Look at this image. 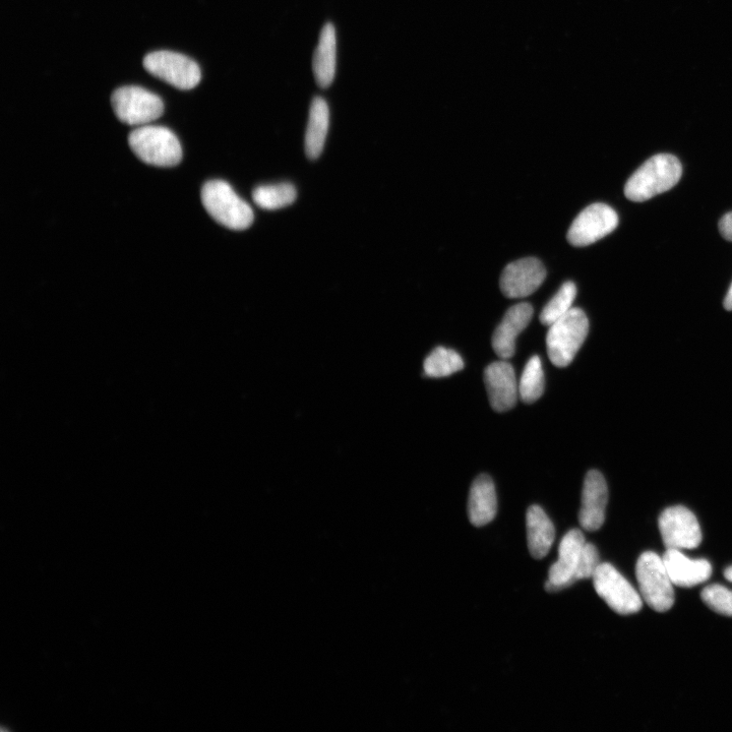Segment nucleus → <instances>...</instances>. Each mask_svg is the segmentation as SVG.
I'll list each match as a JSON object with an SVG mask.
<instances>
[{"label":"nucleus","mask_w":732,"mask_h":732,"mask_svg":"<svg viewBox=\"0 0 732 732\" xmlns=\"http://www.w3.org/2000/svg\"><path fill=\"white\" fill-rule=\"evenodd\" d=\"M526 525L530 555L535 560H541L547 556L554 544L555 526L539 506H531L528 509Z\"/></svg>","instance_id":"nucleus-18"},{"label":"nucleus","mask_w":732,"mask_h":732,"mask_svg":"<svg viewBox=\"0 0 732 732\" xmlns=\"http://www.w3.org/2000/svg\"><path fill=\"white\" fill-rule=\"evenodd\" d=\"M674 585L691 588L709 580L712 567L707 560H691L678 549H666L662 557Z\"/></svg>","instance_id":"nucleus-16"},{"label":"nucleus","mask_w":732,"mask_h":732,"mask_svg":"<svg viewBox=\"0 0 732 732\" xmlns=\"http://www.w3.org/2000/svg\"><path fill=\"white\" fill-rule=\"evenodd\" d=\"M608 488L603 475L591 470L585 477L579 521L586 531H597L605 521Z\"/></svg>","instance_id":"nucleus-14"},{"label":"nucleus","mask_w":732,"mask_h":732,"mask_svg":"<svg viewBox=\"0 0 732 732\" xmlns=\"http://www.w3.org/2000/svg\"><path fill=\"white\" fill-rule=\"evenodd\" d=\"M599 565V554L596 546L586 542L575 573L576 581L592 578Z\"/></svg>","instance_id":"nucleus-26"},{"label":"nucleus","mask_w":732,"mask_h":732,"mask_svg":"<svg viewBox=\"0 0 732 732\" xmlns=\"http://www.w3.org/2000/svg\"><path fill=\"white\" fill-rule=\"evenodd\" d=\"M724 307L727 311H732V284L727 292V295L724 299Z\"/></svg>","instance_id":"nucleus-28"},{"label":"nucleus","mask_w":732,"mask_h":732,"mask_svg":"<svg viewBox=\"0 0 732 732\" xmlns=\"http://www.w3.org/2000/svg\"><path fill=\"white\" fill-rule=\"evenodd\" d=\"M683 174L680 160L659 154L647 160L628 180L626 197L633 202H646L678 185Z\"/></svg>","instance_id":"nucleus-1"},{"label":"nucleus","mask_w":732,"mask_h":732,"mask_svg":"<svg viewBox=\"0 0 732 732\" xmlns=\"http://www.w3.org/2000/svg\"><path fill=\"white\" fill-rule=\"evenodd\" d=\"M719 231L722 237L732 241V212L724 215L719 221Z\"/></svg>","instance_id":"nucleus-27"},{"label":"nucleus","mask_w":732,"mask_h":732,"mask_svg":"<svg viewBox=\"0 0 732 732\" xmlns=\"http://www.w3.org/2000/svg\"><path fill=\"white\" fill-rule=\"evenodd\" d=\"M498 500L493 479L479 475L473 482L468 500V517L476 527L491 523L497 516Z\"/></svg>","instance_id":"nucleus-17"},{"label":"nucleus","mask_w":732,"mask_h":732,"mask_svg":"<svg viewBox=\"0 0 732 732\" xmlns=\"http://www.w3.org/2000/svg\"><path fill=\"white\" fill-rule=\"evenodd\" d=\"M484 383L494 410L506 412L515 407L519 397V385L513 365L505 360L487 366Z\"/></svg>","instance_id":"nucleus-12"},{"label":"nucleus","mask_w":732,"mask_h":732,"mask_svg":"<svg viewBox=\"0 0 732 732\" xmlns=\"http://www.w3.org/2000/svg\"><path fill=\"white\" fill-rule=\"evenodd\" d=\"M111 103L117 118L134 127L147 126L164 112V104L159 96L136 86L117 89L112 94Z\"/></svg>","instance_id":"nucleus-6"},{"label":"nucleus","mask_w":732,"mask_h":732,"mask_svg":"<svg viewBox=\"0 0 732 732\" xmlns=\"http://www.w3.org/2000/svg\"><path fill=\"white\" fill-rule=\"evenodd\" d=\"M636 576L642 599L657 613H665L675 604L674 583L662 558L652 552L641 555Z\"/></svg>","instance_id":"nucleus-5"},{"label":"nucleus","mask_w":732,"mask_h":732,"mask_svg":"<svg viewBox=\"0 0 732 732\" xmlns=\"http://www.w3.org/2000/svg\"><path fill=\"white\" fill-rule=\"evenodd\" d=\"M129 144L136 156L148 165L169 168L182 160L177 137L164 127H139L131 133Z\"/></svg>","instance_id":"nucleus-4"},{"label":"nucleus","mask_w":732,"mask_h":732,"mask_svg":"<svg viewBox=\"0 0 732 732\" xmlns=\"http://www.w3.org/2000/svg\"><path fill=\"white\" fill-rule=\"evenodd\" d=\"M589 332V321L580 309H572L558 320L546 336L549 359L557 368H566L574 360Z\"/></svg>","instance_id":"nucleus-3"},{"label":"nucleus","mask_w":732,"mask_h":732,"mask_svg":"<svg viewBox=\"0 0 732 732\" xmlns=\"http://www.w3.org/2000/svg\"><path fill=\"white\" fill-rule=\"evenodd\" d=\"M297 192L290 183L258 187L253 193L255 203L264 210H279L292 205Z\"/></svg>","instance_id":"nucleus-22"},{"label":"nucleus","mask_w":732,"mask_h":732,"mask_svg":"<svg viewBox=\"0 0 732 732\" xmlns=\"http://www.w3.org/2000/svg\"><path fill=\"white\" fill-rule=\"evenodd\" d=\"M424 373L431 378H445L464 369L462 357L454 350L436 348L424 361Z\"/></svg>","instance_id":"nucleus-21"},{"label":"nucleus","mask_w":732,"mask_h":732,"mask_svg":"<svg viewBox=\"0 0 732 732\" xmlns=\"http://www.w3.org/2000/svg\"><path fill=\"white\" fill-rule=\"evenodd\" d=\"M545 276V268L539 260L522 259L505 268L501 277V289L509 298H524L541 286Z\"/></svg>","instance_id":"nucleus-13"},{"label":"nucleus","mask_w":732,"mask_h":732,"mask_svg":"<svg viewBox=\"0 0 732 732\" xmlns=\"http://www.w3.org/2000/svg\"><path fill=\"white\" fill-rule=\"evenodd\" d=\"M585 543L584 534L579 529H573L564 536L559 547V560L548 572L547 592H558L577 582L575 573Z\"/></svg>","instance_id":"nucleus-11"},{"label":"nucleus","mask_w":732,"mask_h":732,"mask_svg":"<svg viewBox=\"0 0 732 732\" xmlns=\"http://www.w3.org/2000/svg\"><path fill=\"white\" fill-rule=\"evenodd\" d=\"M336 57V31L332 24H327L322 30L313 63L316 81L322 88H328L334 81Z\"/></svg>","instance_id":"nucleus-19"},{"label":"nucleus","mask_w":732,"mask_h":732,"mask_svg":"<svg viewBox=\"0 0 732 732\" xmlns=\"http://www.w3.org/2000/svg\"><path fill=\"white\" fill-rule=\"evenodd\" d=\"M330 125V110L327 102L316 97L313 100L309 125L305 133V153L310 159H318L325 147Z\"/></svg>","instance_id":"nucleus-20"},{"label":"nucleus","mask_w":732,"mask_h":732,"mask_svg":"<svg viewBox=\"0 0 732 732\" xmlns=\"http://www.w3.org/2000/svg\"><path fill=\"white\" fill-rule=\"evenodd\" d=\"M724 576H725L726 580H728L729 582L732 583V567H729L725 570Z\"/></svg>","instance_id":"nucleus-29"},{"label":"nucleus","mask_w":732,"mask_h":732,"mask_svg":"<svg viewBox=\"0 0 732 732\" xmlns=\"http://www.w3.org/2000/svg\"><path fill=\"white\" fill-rule=\"evenodd\" d=\"M701 597L713 612L732 617V591L729 589L721 585H710L702 591Z\"/></svg>","instance_id":"nucleus-25"},{"label":"nucleus","mask_w":732,"mask_h":732,"mask_svg":"<svg viewBox=\"0 0 732 732\" xmlns=\"http://www.w3.org/2000/svg\"><path fill=\"white\" fill-rule=\"evenodd\" d=\"M618 225L619 217L613 208L605 204H593L574 220L568 232V241L574 247H587L612 233Z\"/></svg>","instance_id":"nucleus-10"},{"label":"nucleus","mask_w":732,"mask_h":732,"mask_svg":"<svg viewBox=\"0 0 732 732\" xmlns=\"http://www.w3.org/2000/svg\"><path fill=\"white\" fill-rule=\"evenodd\" d=\"M658 524L666 549H695L702 542L700 524L694 513L685 507L664 510Z\"/></svg>","instance_id":"nucleus-9"},{"label":"nucleus","mask_w":732,"mask_h":732,"mask_svg":"<svg viewBox=\"0 0 732 732\" xmlns=\"http://www.w3.org/2000/svg\"><path fill=\"white\" fill-rule=\"evenodd\" d=\"M145 70L155 78L179 89L192 90L201 82V69L195 61L172 51H155L144 59Z\"/></svg>","instance_id":"nucleus-7"},{"label":"nucleus","mask_w":732,"mask_h":732,"mask_svg":"<svg viewBox=\"0 0 732 732\" xmlns=\"http://www.w3.org/2000/svg\"><path fill=\"white\" fill-rule=\"evenodd\" d=\"M202 203L219 224L232 230L248 229L254 222L251 206L223 180H211L202 189Z\"/></svg>","instance_id":"nucleus-2"},{"label":"nucleus","mask_w":732,"mask_h":732,"mask_svg":"<svg viewBox=\"0 0 732 732\" xmlns=\"http://www.w3.org/2000/svg\"><path fill=\"white\" fill-rule=\"evenodd\" d=\"M592 579L597 594L614 612L622 616L640 612L643 605L641 594L614 566L600 564Z\"/></svg>","instance_id":"nucleus-8"},{"label":"nucleus","mask_w":732,"mask_h":732,"mask_svg":"<svg viewBox=\"0 0 732 732\" xmlns=\"http://www.w3.org/2000/svg\"><path fill=\"white\" fill-rule=\"evenodd\" d=\"M576 296L577 287L575 283L571 281L564 283L542 310L540 314L541 324L549 327L565 317L573 309Z\"/></svg>","instance_id":"nucleus-23"},{"label":"nucleus","mask_w":732,"mask_h":732,"mask_svg":"<svg viewBox=\"0 0 732 732\" xmlns=\"http://www.w3.org/2000/svg\"><path fill=\"white\" fill-rule=\"evenodd\" d=\"M532 317L533 308L529 303L516 304L506 313L493 336V348L499 357L509 359L514 356L516 339L527 328Z\"/></svg>","instance_id":"nucleus-15"},{"label":"nucleus","mask_w":732,"mask_h":732,"mask_svg":"<svg viewBox=\"0 0 732 732\" xmlns=\"http://www.w3.org/2000/svg\"><path fill=\"white\" fill-rule=\"evenodd\" d=\"M544 392V375L542 363L538 356L531 357L524 369L519 383V396L523 402L532 404Z\"/></svg>","instance_id":"nucleus-24"}]
</instances>
